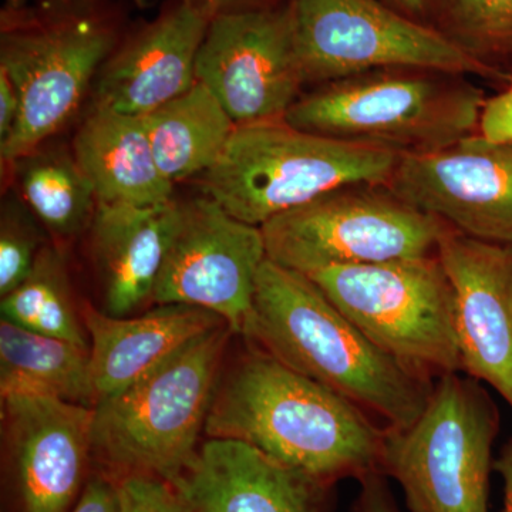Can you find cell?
Here are the masks:
<instances>
[{"label":"cell","instance_id":"6da1fadb","mask_svg":"<svg viewBox=\"0 0 512 512\" xmlns=\"http://www.w3.org/2000/svg\"><path fill=\"white\" fill-rule=\"evenodd\" d=\"M204 433L244 441L335 484L382 473L387 430L345 397L256 348L218 380Z\"/></svg>","mask_w":512,"mask_h":512},{"label":"cell","instance_id":"7a4b0ae2","mask_svg":"<svg viewBox=\"0 0 512 512\" xmlns=\"http://www.w3.org/2000/svg\"><path fill=\"white\" fill-rule=\"evenodd\" d=\"M242 336L356 404L387 431L412 426L436 383L377 348L308 275L268 258Z\"/></svg>","mask_w":512,"mask_h":512},{"label":"cell","instance_id":"3957f363","mask_svg":"<svg viewBox=\"0 0 512 512\" xmlns=\"http://www.w3.org/2000/svg\"><path fill=\"white\" fill-rule=\"evenodd\" d=\"M120 16L106 0H32L0 13V69L20 96L18 126L0 146L15 163L62 130L120 45Z\"/></svg>","mask_w":512,"mask_h":512},{"label":"cell","instance_id":"277c9868","mask_svg":"<svg viewBox=\"0 0 512 512\" xmlns=\"http://www.w3.org/2000/svg\"><path fill=\"white\" fill-rule=\"evenodd\" d=\"M483 90L463 74L392 67L319 84L285 121L349 143L423 154L478 133Z\"/></svg>","mask_w":512,"mask_h":512},{"label":"cell","instance_id":"5b68a950","mask_svg":"<svg viewBox=\"0 0 512 512\" xmlns=\"http://www.w3.org/2000/svg\"><path fill=\"white\" fill-rule=\"evenodd\" d=\"M400 154L299 130L284 120L237 126L201 175L204 194L255 227L350 184H387Z\"/></svg>","mask_w":512,"mask_h":512},{"label":"cell","instance_id":"8992f818","mask_svg":"<svg viewBox=\"0 0 512 512\" xmlns=\"http://www.w3.org/2000/svg\"><path fill=\"white\" fill-rule=\"evenodd\" d=\"M228 325L205 333L123 392L93 406V457L113 478L174 484L198 451L218 383Z\"/></svg>","mask_w":512,"mask_h":512},{"label":"cell","instance_id":"52a82bcc","mask_svg":"<svg viewBox=\"0 0 512 512\" xmlns=\"http://www.w3.org/2000/svg\"><path fill=\"white\" fill-rule=\"evenodd\" d=\"M498 412L478 380L448 373L407 429L387 431L382 473L412 512H490L491 454Z\"/></svg>","mask_w":512,"mask_h":512},{"label":"cell","instance_id":"ba28073f","mask_svg":"<svg viewBox=\"0 0 512 512\" xmlns=\"http://www.w3.org/2000/svg\"><path fill=\"white\" fill-rule=\"evenodd\" d=\"M366 338L414 372H463L453 286L439 256L332 266L308 275Z\"/></svg>","mask_w":512,"mask_h":512},{"label":"cell","instance_id":"9c48e42d","mask_svg":"<svg viewBox=\"0 0 512 512\" xmlns=\"http://www.w3.org/2000/svg\"><path fill=\"white\" fill-rule=\"evenodd\" d=\"M447 225L387 184H350L262 225L266 258L311 275L437 254Z\"/></svg>","mask_w":512,"mask_h":512},{"label":"cell","instance_id":"30bf717a","mask_svg":"<svg viewBox=\"0 0 512 512\" xmlns=\"http://www.w3.org/2000/svg\"><path fill=\"white\" fill-rule=\"evenodd\" d=\"M305 84H325L392 67L503 80L440 30L421 25L380 0H288Z\"/></svg>","mask_w":512,"mask_h":512},{"label":"cell","instance_id":"8fae6325","mask_svg":"<svg viewBox=\"0 0 512 512\" xmlns=\"http://www.w3.org/2000/svg\"><path fill=\"white\" fill-rule=\"evenodd\" d=\"M265 261L261 227L237 220L207 195L177 201L153 303L207 309L220 316L232 333L242 335Z\"/></svg>","mask_w":512,"mask_h":512},{"label":"cell","instance_id":"7c38bea8","mask_svg":"<svg viewBox=\"0 0 512 512\" xmlns=\"http://www.w3.org/2000/svg\"><path fill=\"white\" fill-rule=\"evenodd\" d=\"M195 73L237 126L284 120L305 84L288 0L212 19Z\"/></svg>","mask_w":512,"mask_h":512},{"label":"cell","instance_id":"4fadbf2b","mask_svg":"<svg viewBox=\"0 0 512 512\" xmlns=\"http://www.w3.org/2000/svg\"><path fill=\"white\" fill-rule=\"evenodd\" d=\"M387 185L461 234L512 242V143L476 133L440 150L406 154Z\"/></svg>","mask_w":512,"mask_h":512},{"label":"cell","instance_id":"5bb4252c","mask_svg":"<svg viewBox=\"0 0 512 512\" xmlns=\"http://www.w3.org/2000/svg\"><path fill=\"white\" fill-rule=\"evenodd\" d=\"M437 256L453 286L463 373L493 387L512 409V242L448 227Z\"/></svg>","mask_w":512,"mask_h":512},{"label":"cell","instance_id":"9a60e30c","mask_svg":"<svg viewBox=\"0 0 512 512\" xmlns=\"http://www.w3.org/2000/svg\"><path fill=\"white\" fill-rule=\"evenodd\" d=\"M25 512H69L93 457V407L33 394L2 399Z\"/></svg>","mask_w":512,"mask_h":512},{"label":"cell","instance_id":"2e32d148","mask_svg":"<svg viewBox=\"0 0 512 512\" xmlns=\"http://www.w3.org/2000/svg\"><path fill=\"white\" fill-rule=\"evenodd\" d=\"M211 18L171 0L156 19L123 37L94 82L93 106L147 116L197 84V56Z\"/></svg>","mask_w":512,"mask_h":512},{"label":"cell","instance_id":"e0dca14e","mask_svg":"<svg viewBox=\"0 0 512 512\" xmlns=\"http://www.w3.org/2000/svg\"><path fill=\"white\" fill-rule=\"evenodd\" d=\"M332 485L229 439L205 441L174 483L190 512H326Z\"/></svg>","mask_w":512,"mask_h":512},{"label":"cell","instance_id":"ac0fdd59","mask_svg":"<svg viewBox=\"0 0 512 512\" xmlns=\"http://www.w3.org/2000/svg\"><path fill=\"white\" fill-rule=\"evenodd\" d=\"M94 404L123 392L205 333L227 325L207 309L156 305L137 318H114L87 306Z\"/></svg>","mask_w":512,"mask_h":512},{"label":"cell","instance_id":"d6986e66","mask_svg":"<svg viewBox=\"0 0 512 512\" xmlns=\"http://www.w3.org/2000/svg\"><path fill=\"white\" fill-rule=\"evenodd\" d=\"M175 215V198L160 207L99 202L90 232L107 315L127 318L153 305Z\"/></svg>","mask_w":512,"mask_h":512},{"label":"cell","instance_id":"ffe728a7","mask_svg":"<svg viewBox=\"0 0 512 512\" xmlns=\"http://www.w3.org/2000/svg\"><path fill=\"white\" fill-rule=\"evenodd\" d=\"M72 151L101 204L160 207L174 200V184L158 168L144 116L93 106Z\"/></svg>","mask_w":512,"mask_h":512},{"label":"cell","instance_id":"44dd1931","mask_svg":"<svg viewBox=\"0 0 512 512\" xmlns=\"http://www.w3.org/2000/svg\"><path fill=\"white\" fill-rule=\"evenodd\" d=\"M144 120L158 168L173 184L207 173L237 128L220 101L200 82Z\"/></svg>","mask_w":512,"mask_h":512},{"label":"cell","instance_id":"7402d4cb","mask_svg":"<svg viewBox=\"0 0 512 512\" xmlns=\"http://www.w3.org/2000/svg\"><path fill=\"white\" fill-rule=\"evenodd\" d=\"M0 394H33L93 407L90 349L0 322Z\"/></svg>","mask_w":512,"mask_h":512},{"label":"cell","instance_id":"603a6c76","mask_svg":"<svg viewBox=\"0 0 512 512\" xmlns=\"http://www.w3.org/2000/svg\"><path fill=\"white\" fill-rule=\"evenodd\" d=\"M9 167L23 201L56 238H74L92 227L99 201L73 151L40 146Z\"/></svg>","mask_w":512,"mask_h":512},{"label":"cell","instance_id":"cb8c5ba5","mask_svg":"<svg viewBox=\"0 0 512 512\" xmlns=\"http://www.w3.org/2000/svg\"><path fill=\"white\" fill-rule=\"evenodd\" d=\"M2 319L13 325L90 349V340L74 306L63 256L43 247L26 281L3 296Z\"/></svg>","mask_w":512,"mask_h":512},{"label":"cell","instance_id":"d4e9b609","mask_svg":"<svg viewBox=\"0 0 512 512\" xmlns=\"http://www.w3.org/2000/svg\"><path fill=\"white\" fill-rule=\"evenodd\" d=\"M439 30L491 63L512 53V0H444Z\"/></svg>","mask_w":512,"mask_h":512},{"label":"cell","instance_id":"484cf974","mask_svg":"<svg viewBox=\"0 0 512 512\" xmlns=\"http://www.w3.org/2000/svg\"><path fill=\"white\" fill-rule=\"evenodd\" d=\"M39 234L25 208L16 201L3 205L0 221V295L26 281L40 252Z\"/></svg>","mask_w":512,"mask_h":512},{"label":"cell","instance_id":"4316f807","mask_svg":"<svg viewBox=\"0 0 512 512\" xmlns=\"http://www.w3.org/2000/svg\"><path fill=\"white\" fill-rule=\"evenodd\" d=\"M119 512H190L180 491L163 478L130 474L117 478Z\"/></svg>","mask_w":512,"mask_h":512},{"label":"cell","instance_id":"83f0119b","mask_svg":"<svg viewBox=\"0 0 512 512\" xmlns=\"http://www.w3.org/2000/svg\"><path fill=\"white\" fill-rule=\"evenodd\" d=\"M478 133L491 141L512 143V73L503 92L485 101Z\"/></svg>","mask_w":512,"mask_h":512},{"label":"cell","instance_id":"f1b7e54d","mask_svg":"<svg viewBox=\"0 0 512 512\" xmlns=\"http://www.w3.org/2000/svg\"><path fill=\"white\" fill-rule=\"evenodd\" d=\"M119 485L104 471L94 474L84 485L72 512H119Z\"/></svg>","mask_w":512,"mask_h":512},{"label":"cell","instance_id":"f546056e","mask_svg":"<svg viewBox=\"0 0 512 512\" xmlns=\"http://www.w3.org/2000/svg\"><path fill=\"white\" fill-rule=\"evenodd\" d=\"M362 490L357 497L353 512H400L394 503L386 476L373 473L360 480Z\"/></svg>","mask_w":512,"mask_h":512},{"label":"cell","instance_id":"4dcf8cb0","mask_svg":"<svg viewBox=\"0 0 512 512\" xmlns=\"http://www.w3.org/2000/svg\"><path fill=\"white\" fill-rule=\"evenodd\" d=\"M20 117V96L8 73L0 69V146L12 136Z\"/></svg>","mask_w":512,"mask_h":512},{"label":"cell","instance_id":"1f68e13d","mask_svg":"<svg viewBox=\"0 0 512 512\" xmlns=\"http://www.w3.org/2000/svg\"><path fill=\"white\" fill-rule=\"evenodd\" d=\"M380 2L407 18L416 20L421 25L439 30L444 0H380Z\"/></svg>","mask_w":512,"mask_h":512},{"label":"cell","instance_id":"d6a6232c","mask_svg":"<svg viewBox=\"0 0 512 512\" xmlns=\"http://www.w3.org/2000/svg\"><path fill=\"white\" fill-rule=\"evenodd\" d=\"M183 2L214 19L227 13L269 8V6L279 5L284 0H183Z\"/></svg>","mask_w":512,"mask_h":512},{"label":"cell","instance_id":"836d02e7","mask_svg":"<svg viewBox=\"0 0 512 512\" xmlns=\"http://www.w3.org/2000/svg\"><path fill=\"white\" fill-rule=\"evenodd\" d=\"M495 470L504 481V511L512 512V439L501 451V456L494 463Z\"/></svg>","mask_w":512,"mask_h":512},{"label":"cell","instance_id":"e575fe53","mask_svg":"<svg viewBox=\"0 0 512 512\" xmlns=\"http://www.w3.org/2000/svg\"><path fill=\"white\" fill-rule=\"evenodd\" d=\"M30 2H32V0H5V6L6 8H20V6L28 5ZM128 2L133 3L137 8L146 9L151 3L156 2V0H128Z\"/></svg>","mask_w":512,"mask_h":512}]
</instances>
